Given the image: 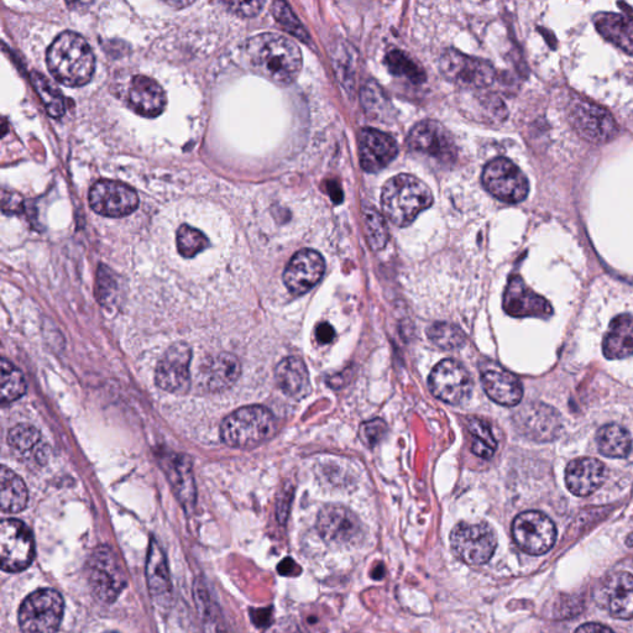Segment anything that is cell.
<instances>
[{
  "label": "cell",
  "mask_w": 633,
  "mask_h": 633,
  "mask_svg": "<svg viewBox=\"0 0 633 633\" xmlns=\"http://www.w3.org/2000/svg\"><path fill=\"white\" fill-rule=\"evenodd\" d=\"M515 422L523 436L535 442H552L563 431L562 416L553 407L541 402L523 406L517 412Z\"/></svg>",
  "instance_id": "obj_17"
},
{
  "label": "cell",
  "mask_w": 633,
  "mask_h": 633,
  "mask_svg": "<svg viewBox=\"0 0 633 633\" xmlns=\"http://www.w3.org/2000/svg\"><path fill=\"white\" fill-rule=\"evenodd\" d=\"M91 207L103 217L122 218L129 216L139 206L138 193L120 181L101 180L90 190Z\"/></svg>",
  "instance_id": "obj_12"
},
{
  "label": "cell",
  "mask_w": 633,
  "mask_h": 633,
  "mask_svg": "<svg viewBox=\"0 0 633 633\" xmlns=\"http://www.w3.org/2000/svg\"><path fill=\"white\" fill-rule=\"evenodd\" d=\"M430 386L437 399L447 404L459 405L472 394L473 381L463 365L446 359L434 366Z\"/></svg>",
  "instance_id": "obj_14"
},
{
  "label": "cell",
  "mask_w": 633,
  "mask_h": 633,
  "mask_svg": "<svg viewBox=\"0 0 633 633\" xmlns=\"http://www.w3.org/2000/svg\"><path fill=\"white\" fill-rule=\"evenodd\" d=\"M568 114L575 132L591 144L608 143L619 133L614 117L606 109L588 99H572Z\"/></svg>",
  "instance_id": "obj_7"
},
{
  "label": "cell",
  "mask_w": 633,
  "mask_h": 633,
  "mask_svg": "<svg viewBox=\"0 0 633 633\" xmlns=\"http://www.w3.org/2000/svg\"><path fill=\"white\" fill-rule=\"evenodd\" d=\"M129 104L141 117L153 119L165 111L167 98L153 78L135 76L129 90Z\"/></svg>",
  "instance_id": "obj_22"
},
{
  "label": "cell",
  "mask_w": 633,
  "mask_h": 633,
  "mask_svg": "<svg viewBox=\"0 0 633 633\" xmlns=\"http://www.w3.org/2000/svg\"><path fill=\"white\" fill-rule=\"evenodd\" d=\"M603 352L610 360H621L633 355V316L620 315L612 319L605 334Z\"/></svg>",
  "instance_id": "obj_29"
},
{
  "label": "cell",
  "mask_w": 633,
  "mask_h": 633,
  "mask_svg": "<svg viewBox=\"0 0 633 633\" xmlns=\"http://www.w3.org/2000/svg\"><path fill=\"white\" fill-rule=\"evenodd\" d=\"M427 336L437 347L446 350L459 349L465 344V334L454 324L434 323L428 328Z\"/></svg>",
  "instance_id": "obj_37"
},
{
  "label": "cell",
  "mask_w": 633,
  "mask_h": 633,
  "mask_svg": "<svg viewBox=\"0 0 633 633\" xmlns=\"http://www.w3.org/2000/svg\"><path fill=\"white\" fill-rule=\"evenodd\" d=\"M441 70L449 81L462 87H488L495 78L494 67L488 61L455 50H448L442 56Z\"/></svg>",
  "instance_id": "obj_15"
},
{
  "label": "cell",
  "mask_w": 633,
  "mask_h": 633,
  "mask_svg": "<svg viewBox=\"0 0 633 633\" xmlns=\"http://www.w3.org/2000/svg\"><path fill=\"white\" fill-rule=\"evenodd\" d=\"M483 183L491 195L511 204L525 201L530 192L525 174L514 162L504 158L495 159L486 165Z\"/></svg>",
  "instance_id": "obj_10"
},
{
  "label": "cell",
  "mask_w": 633,
  "mask_h": 633,
  "mask_svg": "<svg viewBox=\"0 0 633 633\" xmlns=\"http://www.w3.org/2000/svg\"><path fill=\"white\" fill-rule=\"evenodd\" d=\"M399 146L392 136L366 128L359 135L360 164L366 172H379L394 161Z\"/></svg>",
  "instance_id": "obj_20"
},
{
  "label": "cell",
  "mask_w": 633,
  "mask_h": 633,
  "mask_svg": "<svg viewBox=\"0 0 633 633\" xmlns=\"http://www.w3.org/2000/svg\"><path fill=\"white\" fill-rule=\"evenodd\" d=\"M65 601L59 591L40 589L30 594L19 609L23 633H56L64 617Z\"/></svg>",
  "instance_id": "obj_5"
},
{
  "label": "cell",
  "mask_w": 633,
  "mask_h": 633,
  "mask_svg": "<svg viewBox=\"0 0 633 633\" xmlns=\"http://www.w3.org/2000/svg\"><path fill=\"white\" fill-rule=\"evenodd\" d=\"M366 230L370 244L375 249L383 248L387 240V232L383 218L373 208L368 209L365 213Z\"/></svg>",
  "instance_id": "obj_41"
},
{
  "label": "cell",
  "mask_w": 633,
  "mask_h": 633,
  "mask_svg": "<svg viewBox=\"0 0 633 633\" xmlns=\"http://www.w3.org/2000/svg\"><path fill=\"white\" fill-rule=\"evenodd\" d=\"M386 65L396 76L406 77L407 80L415 83L425 81L426 76L422 68L402 51H390L386 56Z\"/></svg>",
  "instance_id": "obj_38"
},
{
  "label": "cell",
  "mask_w": 633,
  "mask_h": 633,
  "mask_svg": "<svg viewBox=\"0 0 633 633\" xmlns=\"http://www.w3.org/2000/svg\"><path fill=\"white\" fill-rule=\"evenodd\" d=\"M31 78H33L35 90L45 104L47 112L52 118H61L65 113V101L62 94L40 73L34 72Z\"/></svg>",
  "instance_id": "obj_35"
},
{
  "label": "cell",
  "mask_w": 633,
  "mask_h": 633,
  "mask_svg": "<svg viewBox=\"0 0 633 633\" xmlns=\"http://www.w3.org/2000/svg\"><path fill=\"white\" fill-rule=\"evenodd\" d=\"M407 144L413 151L430 156L442 164H452L457 158V146L451 133L433 120L418 123L408 135Z\"/></svg>",
  "instance_id": "obj_13"
},
{
  "label": "cell",
  "mask_w": 633,
  "mask_h": 633,
  "mask_svg": "<svg viewBox=\"0 0 633 633\" xmlns=\"http://www.w3.org/2000/svg\"><path fill=\"white\" fill-rule=\"evenodd\" d=\"M192 350L186 343L171 345L155 371L156 385L171 394H185L190 389Z\"/></svg>",
  "instance_id": "obj_16"
},
{
  "label": "cell",
  "mask_w": 633,
  "mask_h": 633,
  "mask_svg": "<svg viewBox=\"0 0 633 633\" xmlns=\"http://www.w3.org/2000/svg\"><path fill=\"white\" fill-rule=\"evenodd\" d=\"M512 536L523 552L541 556L556 543L557 528L542 512L526 511L512 523Z\"/></svg>",
  "instance_id": "obj_11"
},
{
  "label": "cell",
  "mask_w": 633,
  "mask_h": 633,
  "mask_svg": "<svg viewBox=\"0 0 633 633\" xmlns=\"http://www.w3.org/2000/svg\"><path fill=\"white\" fill-rule=\"evenodd\" d=\"M109 272L111 271L104 270V268L98 271V298L103 305L111 303L113 296L115 295V291H117V284H115Z\"/></svg>",
  "instance_id": "obj_43"
},
{
  "label": "cell",
  "mask_w": 633,
  "mask_h": 633,
  "mask_svg": "<svg viewBox=\"0 0 633 633\" xmlns=\"http://www.w3.org/2000/svg\"><path fill=\"white\" fill-rule=\"evenodd\" d=\"M387 433V425L383 420H373L360 426V438L370 448L378 446Z\"/></svg>",
  "instance_id": "obj_42"
},
{
  "label": "cell",
  "mask_w": 633,
  "mask_h": 633,
  "mask_svg": "<svg viewBox=\"0 0 633 633\" xmlns=\"http://www.w3.org/2000/svg\"><path fill=\"white\" fill-rule=\"evenodd\" d=\"M249 65L256 73L277 86H289L302 70L298 46L285 36L265 33L251 38L245 46Z\"/></svg>",
  "instance_id": "obj_1"
},
{
  "label": "cell",
  "mask_w": 633,
  "mask_h": 633,
  "mask_svg": "<svg viewBox=\"0 0 633 633\" xmlns=\"http://www.w3.org/2000/svg\"><path fill=\"white\" fill-rule=\"evenodd\" d=\"M433 204L430 188L411 175H397L385 183L381 206L389 221L405 228Z\"/></svg>",
  "instance_id": "obj_3"
},
{
  "label": "cell",
  "mask_w": 633,
  "mask_h": 633,
  "mask_svg": "<svg viewBox=\"0 0 633 633\" xmlns=\"http://www.w3.org/2000/svg\"><path fill=\"white\" fill-rule=\"evenodd\" d=\"M26 392V383L22 371L7 359L0 364V399L2 404H12Z\"/></svg>",
  "instance_id": "obj_33"
},
{
  "label": "cell",
  "mask_w": 633,
  "mask_h": 633,
  "mask_svg": "<svg viewBox=\"0 0 633 633\" xmlns=\"http://www.w3.org/2000/svg\"><path fill=\"white\" fill-rule=\"evenodd\" d=\"M264 633H301L294 622L279 621L277 624L272 625Z\"/></svg>",
  "instance_id": "obj_46"
},
{
  "label": "cell",
  "mask_w": 633,
  "mask_h": 633,
  "mask_svg": "<svg viewBox=\"0 0 633 633\" xmlns=\"http://www.w3.org/2000/svg\"><path fill=\"white\" fill-rule=\"evenodd\" d=\"M316 338L321 344H329L336 338V332H334V328L331 324L324 322L317 327Z\"/></svg>",
  "instance_id": "obj_45"
},
{
  "label": "cell",
  "mask_w": 633,
  "mask_h": 633,
  "mask_svg": "<svg viewBox=\"0 0 633 633\" xmlns=\"http://www.w3.org/2000/svg\"><path fill=\"white\" fill-rule=\"evenodd\" d=\"M275 427V416L268 408L259 405L245 406L224 418L221 437L229 447L250 449L270 438Z\"/></svg>",
  "instance_id": "obj_4"
},
{
  "label": "cell",
  "mask_w": 633,
  "mask_h": 633,
  "mask_svg": "<svg viewBox=\"0 0 633 633\" xmlns=\"http://www.w3.org/2000/svg\"><path fill=\"white\" fill-rule=\"evenodd\" d=\"M233 12L242 15V17H254V15L260 12V9L263 8L264 3L261 2H253V3H228L224 4Z\"/></svg>",
  "instance_id": "obj_44"
},
{
  "label": "cell",
  "mask_w": 633,
  "mask_h": 633,
  "mask_svg": "<svg viewBox=\"0 0 633 633\" xmlns=\"http://www.w3.org/2000/svg\"><path fill=\"white\" fill-rule=\"evenodd\" d=\"M326 263L315 250L305 249L290 260L284 272V282L294 295H303L315 287L322 279Z\"/></svg>",
  "instance_id": "obj_18"
},
{
  "label": "cell",
  "mask_w": 633,
  "mask_h": 633,
  "mask_svg": "<svg viewBox=\"0 0 633 633\" xmlns=\"http://www.w3.org/2000/svg\"><path fill=\"white\" fill-rule=\"evenodd\" d=\"M146 578H148V587L154 603L160 608H167L172 598L169 568H167L164 552L155 541L150 544Z\"/></svg>",
  "instance_id": "obj_26"
},
{
  "label": "cell",
  "mask_w": 633,
  "mask_h": 633,
  "mask_svg": "<svg viewBox=\"0 0 633 633\" xmlns=\"http://www.w3.org/2000/svg\"><path fill=\"white\" fill-rule=\"evenodd\" d=\"M272 14H274L275 19L286 31H289L290 34L294 35L295 38L305 41L307 43L308 34L305 28H303L302 24L298 22V19L295 17L294 12H292L289 5L284 2H275L272 4Z\"/></svg>",
  "instance_id": "obj_40"
},
{
  "label": "cell",
  "mask_w": 633,
  "mask_h": 633,
  "mask_svg": "<svg viewBox=\"0 0 633 633\" xmlns=\"http://www.w3.org/2000/svg\"><path fill=\"white\" fill-rule=\"evenodd\" d=\"M209 247V240L201 230L182 224L177 232V249L186 259L195 258Z\"/></svg>",
  "instance_id": "obj_36"
},
{
  "label": "cell",
  "mask_w": 633,
  "mask_h": 633,
  "mask_svg": "<svg viewBox=\"0 0 633 633\" xmlns=\"http://www.w3.org/2000/svg\"><path fill=\"white\" fill-rule=\"evenodd\" d=\"M504 310L507 315L517 318H549L553 315V308L548 301L528 289L519 276L512 277L506 287Z\"/></svg>",
  "instance_id": "obj_21"
},
{
  "label": "cell",
  "mask_w": 633,
  "mask_h": 633,
  "mask_svg": "<svg viewBox=\"0 0 633 633\" xmlns=\"http://www.w3.org/2000/svg\"><path fill=\"white\" fill-rule=\"evenodd\" d=\"M468 430L473 436L472 452L483 459H490L498 448V442L494 437L491 428L480 418H469Z\"/></svg>",
  "instance_id": "obj_34"
},
{
  "label": "cell",
  "mask_w": 633,
  "mask_h": 633,
  "mask_svg": "<svg viewBox=\"0 0 633 633\" xmlns=\"http://www.w3.org/2000/svg\"><path fill=\"white\" fill-rule=\"evenodd\" d=\"M88 582L94 598L112 604L122 593L127 579L111 548L99 547L88 562Z\"/></svg>",
  "instance_id": "obj_9"
},
{
  "label": "cell",
  "mask_w": 633,
  "mask_h": 633,
  "mask_svg": "<svg viewBox=\"0 0 633 633\" xmlns=\"http://www.w3.org/2000/svg\"><path fill=\"white\" fill-rule=\"evenodd\" d=\"M0 505L7 514H18L28 505V489L22 478L12 469L3 467L0 470Z\"/></svg>",
  "instance_id": "obj_31"
},
{
  "label": "cell",
  "mask_w": 633,
  "mask_h": 633,
  "mask_svg": "<svg viewBox=\"0 0 633 633\" xmlns=\"http://www.w3.org/2000/svg\"><path fill=\"white\" fill-rule=\"evenodd\" d=\"M276 381L284 394L294 399H301L311 389L310 374L301 358L289 357L277 365Z\"/></svg>",
  "instance_id": "obj_28"
},
{
  "label": "cell",
  "mask_w": 633,
  "mask_h": 633,
  "mask_svg": "<svg viewBox=\"0 0 633 633\" xmlns=\"http://www.w3.org/2000/svg\"><path fill=\"white\" fill-rule=\"evenodd\" d=\"M595 26L604 39L633 56V18L616 13L599 14Z\"/></svg>",
  "instance_id": "obj_30"
},
{
  "label": "cell",
  "mask_w": 633,
  "mask_h": 633,
  "mask_svg": "<svg viewBox=\"0 0 633 633\" xmlns=\"http://www.w3.org/2000/svg\"><path fill=\"white\" fill-rule=\"evenodd\" d=\"M35 542L29 527L19 520L0 525V564L7 573H19L33 563Z\"/></svg>",
  "instance_id": "obj_8"
},
{
  "label": "cell",
  "mask_w": 633,
  "mask_h": 633,
  "mask_svg": "<svg viewBox=\"0 0 633 633\" xmlns=\"http://www.w3.org/2000/svg\"><path fill=\"white\" fill-rule=\"evenodd\" d=\"M454 556L470 566L488 563L498 547L494 528L485 522H460L451 533Z\"/></svg>",
  "instance_id": "obj_6"
},
{
  "label": "cell",
  "mask_w": 633,
  "mask_h": 633,
  "mask_svg": "<svg viewBox=\"0 0 633 633\" xmlns=\"http://www.w3.org/2000/svg\"><path fill=\"white\" fill-rule=\"evenodd\" d=\"M596 443L599 452L608 458H626L632 449L630 433L619 425L600 428L596 434Z\"/></svg>",
  "instance_id": "obj_32"
},
{
  "label": "cell",
  "mask_w": 633,
  "mask_h": 633,
  "mask_svg": "<svg viewBox=\"0 0 633 633\" xmlns=\"http://www.w3.org/2000/svg\"><path fill=\"white\" fill-rule=\"evenodd\" d=\"M627 544H629L630 547L633 546V533H632V535H630L629 538H627Z\"/></svg>",
  "instance_id": "obj_48"
},
{
  "label": "cell",
  "mask_w": 633,
  "mask_h": 633,
  "mask_svg": "<svg viewBox=\"0 0 633 633\" xmlns=\"http://www.w3.org/2000/svg\"><path fill=\"white\" fill-rule=\"evenodd\" d=\"M107 633H118V632H107Z\"/></svg>",
  "instance_id": "obj_49"
},
{
  "label": "cell",
  "mask_w": 633,
  "mask_h": 633,
  "mask_svg": "<svg viewBox=\"0 0 633 633\" xmlns=\"http://www.w3.org/2000/svg\"><path fill=\"white\" fill-rule=\"evenodd\" d=\"M605 608L619 620L633 619V575L616 573L605 580L603 587Z\"/></svg>",
  "instance_id": "obj_25"
},
{
  "label": "cell",
  "mask_w": 633,
  "mask_h": 633,
  "mask_svg": "<svg viewBox=\"0 0 633 633\" xmlns=\"http://www.w3.org/2000/svg\"><path fill=\"white\" fill-rule=\"evenodd\" d=\"M41 441L38 428L30 425H18L12 428L8 434L9 446L19 452H30Z\"/></svg>",
  "instance_id": "obj_39"
},
{
  "label": "cell",
  "mask_w": 633,
  "mask_h": 633,
  "mask_svg": "<svg viewBox=\"0 0 633 633\" xmlns=\"http://www.w3.org/2000/svg\"><path fill=\"white\" fill-rule=\"evenodd\" d=\"M317 528L324 541L350 544L362 536V523L343 506H327L319 512Z\"/></svg>",
  "instance_id": "obj_19"
},
{
  "label": "cell",
  "mask_w": 633,
  "mask_h": 633,
  "mask_svg": "<svg viewBox=\"0 0 633 633\" xmlns=\"http://www.w3.org/2000/svg\"><path fill=\"white\" fill-rule=\"evenodd\" d=\"M605 467L598 459L579 458L568 464L566 484L570 493L588 496L604 484Z\"/></svg>",
  "instance_id": "obj_23"
},
{
  "label": "cell",
  "mask_w": 633,
  "mask_h": 633,
  "mask_svg": "<svg viewBox=\"0 0 633 633\" xmlns=\"http://www.w3.org/2000/svg\"><path fill=\"white\" fill-rule=\"evenodd\" d=\"M242 365L233 354L222 353L202 366V383L208 391L221 392L237 383Z\"/></svg>",
  "instance_id": "obj_27"
},
{
  "label": "cell",
  "mask_w": 633,
  "mask_h": 633,
  "mask_svg": "<svg viewBox=\"0 0 633 633\" xmlns=\"http://www.w3.org/2000/svg\"><path fill=\"white\" fill-rule=\"evenodd\" d=\"M47 67L52 76L67 87L86 86L96 70V59L81 35L65 31L47 50Z\"/></svg>",
  "instance_id": "obj_2"
},
{
  "label": "cell",
  "mask_w": 633,
  "mask_h": 633,
  "mask_svg": "<svg viewBox=\"0 0 633 633\" xmlns=\"http://www.w3.org/2000/svg\"><path fill=\"white\" fill-rule=\"evenodd\" d=\"M575 633H615V632L610 630L609 627H606L600 624H591L590 622V624H585L583 626H580L579 629L575 631Z\"/></svg>",
  "instance_id": "obj_47"
},
{
  "label": "cell",
  "mask_w": 633,
  "mask_h": 633,
  "mask_svg": "<svg viewBox=\"0 0 633 633\" xmlns=\"http://www.w3.org/2000/svg\"><path fill=\"white\" fill-rule=\"evenodd\" d=\"M486 395L496 404L514 407L520 404L523 396L521 381L514 374L499 366L485 370L481 375Z\"/></svg>",
  "instance_id": "obj_24"
}]
</instances>
